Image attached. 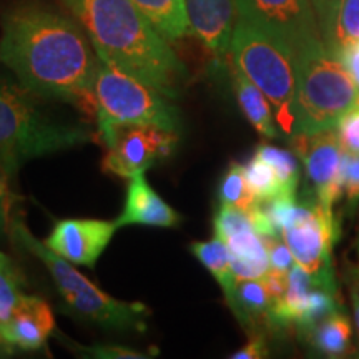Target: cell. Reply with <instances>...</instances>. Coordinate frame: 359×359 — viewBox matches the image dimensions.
<instances>
[{
  "mask_svg": "<svg viewBox=\"0 0 359 359\" xmlns=\"http://www.w3.org/2000/svg\"><path fill=\"white\" fill-rule=\"evenodd\" d=\"M0 62L32 95L95 115L98 55L77 20L40 2L17 4L2 17Z\"/></svg>",
  "mask_w": 359,
  "mask_h": 359,
  "instance_id": "cell-1",
  "label": "cell"
},
{
  "mask_svg": "<svg viewBox=\"0 0 359 359\" xmlns=\"http://www.w3.org/2000/svg\"><path fill=\"white\" fill-rule=\"evenodd\" d=\"M87 32L98 58L178 98L187 69L172 45L132 0H62Z\"/></svg>",
  "mask_w": 359,
  "mask_h": 359,
  "instance_id": "cell-2",
  "label": "cell"
},
{
  "mask_svg": "<svg viewBox=\"0 0 359 359\" xmlns=\"http://www.w3.org/2000/svg\"><path fill=\"white\" fill-rule=\"evenodd\" d=\"M359 105V88L341 58L323 39L296 52L294 132L313 135L333 128Z\"/></svg>",
  "mask_w": 359,
  "mask_h": 359,
  "instance_id": "cell-3",
  "label": "cell"
},
{
  "mask_svg": "<svg viewBox=\"0 0 359 359\" xmlns=\"http://www.w3.org/2000/svg\"><path fill=\"white\" fill-rule=\"evenodd\" d=\"M25 88L4 85L0 95V167L11 180L29 160L90 142L87 128L60 123L39 109Z\"/></svg>",
  "mask_w": 359,
  "mask_h": 359,
  "instance_id": "cell-4",
  "label": "cell"
},
{
  "mask_svg": "<svg viewBox=\"0 0 359 359\" xmlns=\"http://www.w3.org/2000/svg\"><path fill=\"white\" fill-rule=\"evenodd\" d=\"M228 55L231 64L266 95L278 128L291 137L294 132L296 52L283 40L238 19Z\"/></svg>",
  "mask_w": 359,
  "mask_h": 359,
  "instance_id": "cell-5",
  "label": "cell"
},
{
  "mask_svg": "<svg viewBox=\"0 0 359 359\" xmlns=\"http://www.w3.org/2000/svg\"><path fill=\"white\" fill-rule=\"evenodd\" d=\"M11 236L17 245L37 257L55 281L58 293L74 313L103 327L115 330H145V318L150 314L145 304L125 303L98 290L70 262L58 257L43 241L32 236L20 218H12Z\"/></svg>",
  "mask_w": 359,
  "mask_h": 359,
  "instance_id": "cell-6",
  "label": "cell"
},
{
  "mask_svg": "<svg viewBox=\"0 0 359 359\" xmlns=\"http://www.w3.org/2000/svg\"><path fill=\"white\" fill-rule=\"evenodd\" d=\"M93 93L100 132L115 125H155L170 132L180 130V111L170 102L172 98L102 58H98Z\"/></svg>",
  "mask_w": 359,
  "mask_h": 359,
  "instance_id": "cell-7",
  "label": "cell"
},
{
  "mask_svg": "<svg viewBox=\"0 0 359 359\" xmlns=\"http://www.w3.org/2000/svg\"><path fill=\"white\" fill-rule=\"evenodd\" d=\"M100 135L109 147L102 170L120 178H132L155 167L173 154L178 142V132L155 125H115Z\"/></svg>",
  "mask_w": 359,
  "mask_h": 359,
  "instance_id": "cell-8",
  "label": "cell"
},
{
  "mask_svg": "<svg viewBox=\"0 0 359 359\" xmlns=\"http://www.w3.org/2000/svg\"><path fill=\"white\" fill-rule=\"evenodd\" d=\"M235 7L238 19L283 40L294 52L321 39L311 0H235Z\"/></svg>",
  "mask_w": 359,
  "mask_h": 359,
  "instance_id": "cell-9",
  "label": "cell"
},
{
  "mask_svg": "<svg viewBox=\"0 0 359 359\" xmlns=\"http://www.w3.org/2000/svg\"><path fill=\"white\" fill-rule=\"evenodd\" d=\"M339 236V226L320 201L302 205L298 217L281 231V238L293 253L294 262L311 275L331 268V251Z\"/></svg>",
  "mask_w": 359,
  "mask_h": 359,
  "instance_id": "cell-10",
  "label": "cell"
},
{
  "mask_svg": "<svg viewBox=\"0 0 359 359\" xmlns=\"http://www.w3.org/2000/svg\"><path fill=\"white\" fill-rule=\"evenodd\" d=\"M291 143L296 154L303 160L308 180L314 187L316 200L327 210H333L343 196L341 161L344 148L341 145L338 128H327L313 135L293 133Z\"/></svg>",
  "mask_w": 359,
  "mask_h": 359,
  "instance_id": "cell-11",
  "label": "cell"
},
{
  "mask_svg": "<svg viewBox=\"0 0 359 359\" xmlns=\"http://www.w3.org/2000/svg\"><path fill=\"white\" fill-rule=\"evenodd\" d=\"M215 236L230 250L236 280H263L269 271L266 240L255 230L250 215L235 206L219 205L213 219Z\"/></svg>",
  "mask_w": 359,
  "mask_h": 359,
  "instance_id": "cell-12",
  "label": "cell"
},
{
  "mask_svg": "<svg viewBox=\"0 0 359 359\" xmlns=\"http://www.w3.org/2000/svg\"><path fill=\"white\" fill-rule=\"evenodd\" d=\"M118 228L116 222L107 219H58L43 243L67 262L93 268Z\"/></svg>",
  "mask_w": 359,
  "mask_h": 359,
  "instance_id": "cell-13",
  "label": "cell"
},
{
  "mask_svg": "<svg viewBox=\"0 0 359 359\" xmlns=\"http://www.w3.org/2000/svg\"><path fill=\"white\" fill-rule=\"evenodd\" d=\"M191 32L217 58L230 53L235 30V0H185Z\"/></svg>",
  "mask_w": 359,
  "mask_h": 359,
  "instance_id": "cell-14",
  "label": "cell"
},
{
  "mask_svg": "<svg viewBox=\"0 0 359 359\" xmlns=\"http://www.w3.org/2000/svg\"><path fill=\"white\" fill-rule=\"evenodd\" d=\"M55 331L52 308L43 299L29 296L17 313L0 323V338L7 346L37 351Z\"/></svg>",
  "mask_w": 359,
  "mask_h": 359,
  "instance_id": "cell-15",
  "label": "cell"
},
{
  "mask_svg": "<svg viewBox=\"0 0 359 359\" xmlns=\"http://www.w3.org/2000/svg\"><path fill=\"white\" fill-rule=\"evenodd\" d=\"M128 180L123 210L120 217L115 219L120 228L127 226V224L175 228L182 223L180 213L175 212L172 206L150 187L145 172L133 175Z\"/></svg>",
  "mask_w": 359,
  "mask_h": 359,
  "instance_id": "cell-16",
  "label": "cell"
},
{
  "mask_svg": "<svg viewBox=\"0 0 359 359\" xmlns=\"http://www.w3.org/2000/svg\"><path fill=\"white\" fill-rule=\"evenodd\" d=\"M231 77L238 105L248 122L262 137L276 138L280 135V128H278L273 107L266 95L253 82H250L235 65L231 69Z\"/></svg>",
  "mask_w": 359,
  "mask_h": 359,
  "instance_id": "cell-17",
  "label": "cell"
},
{
  "mask_svg": "<svg viewBox=\"0 0 359 359\" xmlns=\"http://www.w3.org/2000/svg\"><path fill=\"white\" fill-rule=\"evenodd\" d=\"M323 42L338 53L359 40V0H336L320 24Z\"/></svg>",
  "mask_w": 359,
  "mask_h": 359,
  "instance_id": "cell-18",
  "label": "cell"
},
{
  "mask_svg": "<svg viewBox=\"0 0 359 359\" xmlns=\"http://www.w3.org/2000/svg\"><path fill=\"white\" fill-rule=\"evenodd\" d=\"M168 42L191 34L185 0H132Z\"/></svg>",
  "mask_w": 359,
  "mask_h": 359,
  "instance_id": "cell-19",
  "label": "cell"
},
{
  "mask_svg": "<svg viewBox=\"0 0 359 359\" xmlns=\"http://www.w3.org/2000/svg\"><path fill=\"white\" fill-rule=\"evenodd\" d=\"M226 303L241 325L248 327L262 320L268 321L273 302L263 280H240L236 281L233 293L226 296Z\"/></svg>",
  "mask_w": 359,
  "mask_h": 359,
  "instance_id": "cell-20",
  "label": "cell"
},
{
  "mask_svg": "<svg viewBox=\"0 0 359 359\" xmlns=\"http://www.w3.org/2000/svg\"><path fill=\"white\" fill-rule=\"evenodd\" d=\"M309 333L314 349L331 358L344 356L353 338L351 325L341 308L318 323Z\"/></svg>",
  "mask_w": 359,
  "mask_h": 359,
  "instance_id": "cell-21",
  "label": "cell"
},
{
  "mask_svg": "<svg viewBox=\"0 0 359 359\" xmlns=\"http://www.w3.org/2000/svg\"><path fill=\"white\" fill-rule=\"evenodd\" d=\"M190 251L218 281L224 293V298L230 296L235 290L238 280L231 268L230 250H228L226 243L222 238L215 236L210 241H195V243L190 245Z\"/></svg>",
  "mask_w": 359,
  "mask_h": 359,
  "instance_id": "cell-22",
  "label": "cell"
},
{
  "mask_svg": "<svg viewBox=\"0 0 359 359\" xmlns=\"http://www.w3.org/2000/svg\"><path fill=\"white\" fill-rule=\"evenodd\" d=\"M218 198L219 205L235 206V208L245 210V212H248L255 205L259 203L255 193L251 191L248 182H246L243 165H230V168L224 173L222 183H219Z\"/></svg>",
  "mask_w": 359,
  "mask_h": 359,
  "instance_id": "cell-23",
  "label": "cell"
},
{
  "mask_svg": "<svg viewBox=\"0 0 359 359\" xmlns=\"http://www.w3.org/2000/svg\"><path fill=\"white\" fill-rule=\"evenodd\" d=\"M255 155L271 165L278 180H280L285 195H296V188L299 183V168L294 156L290 151L271 145H258Z\"/></svg>",
  "mask_w": 359,
  "mask_h": 359,
  "instance_id": "cell-24",
  "label": "cell"
},
{
  "mask_svg": "<svg viewBox=\"0 0 359 359\" xmlns=\"http://www.w3.org/2000/svg\"><path fill=\"white\" fill-rule=\"evenodd\" d=\"M245 175L246 182L258 201H269L276 196L285 195L275 170L259 156L253 155V158L245 165Z\"/></svg>",
  "mask_w": 359,
  "mask_h": 359,
  "instance_id": "cell-25",
  "label": "cell"
},
{
  "mask_svg": "<svg viewBox=\"0 0 359 359\" xmlns=\"http://www.w3.org/2000/svg\"><path fill=\"white\" fill-rule=\"evenodd\" d=\"M27 298L29 296L19 290V283L0 271V323L12 318Z\"/></svg>",
  "mask_w": 359,
  "mask_h": 359,
  "instance_id": "cell-26",
  "label": "cell"
},
{
  "mask_svg": "<svg viewBox=\"0 0 359 359\" xmlns=\"http://www.w3.org/2000/svg\"><path fill=\"white\" fill-rule=\"evenodd\" d=\"M341 180L346 193V198L351 203L359 201V155L344 151L341 161Z\"/></svg>",
  "mask_w": 359,
  "mask_h": 359,
  "instance_id": "cell-27",
  "label": "cell"
},
{
  "mask_svg": "<svg viewBox=\"0 0 359 359\" xmlns=\"http://www.w3.org/2000/svg\"><path fill=\"white\" fill-rule=\"evenodd\" d=\"M336 128H338L339 140L344 151H351V154L359 155V105L349 110L339 120Z\"/></svg>",
  "mask_w": 359,
  "mask_h": 359,
  "instance_id": "cell-28",
  "label": "cell"
},
{
  "mask_svg": "<svg viewBox=\"0 0 359 359\" xmlns=\"http://www.w3.org/2000/svg\"><path fill=\"white\" fill-rule=\"evenodd\" d=\"M268 245V255H269V268L275 269V271L281 273H290V269L293 268L294 257L288 248V245L285 243V240L281 241V236L278 238H264Z\"/></svg>",
  "mask_w": 359,
  "mask_h": 359,
  "instance_id": "cell-29",
  "label": "cell"
},
{
  "mask_svg": "<svg viewBox=\"0 0 359 359\" xmlns=\"http://www.w3.org/2000/svg\"><path fill=\"white\" fill-rule=\"evenodd\" d=\"M11 177L0 167V240H4L7 233H11V210L13 200H15L11 191Z\"/></svg>",
  "mask_w": 359,
  "mask_h": 359,
  "instance_id": "cell-30",
  "label": "cell"
},
{
  "mask_svg": "<svg viewBox=\"0 0 359 359\" xmlns=\"http://www.w3.org/2000/svg\"><path fill=\"white\" fill-rule=\"evenodd\" d=\"M75 351L85 353L90 358H102V359H143L147 358V354L140 351H135V349L123 348V346H79L74 344L72 346Z\"/></svg>",
  "mask_w": 359,
  "mask_h": 359,
  "instance_id": "cell-31",
  "label": "cell"
},
{
  "mask_svg": "<svg viewBox=\"0 0 359 359\" xmlns=\"http://www.w3.org/2000/svg\"><path fill=\"white\" fill-rule=\"evenodd\" d=\"M268 356V346L263 336H253L248 344L231 354L233 359H259Z\"/></svg>",
  "mask_w": 359,
  "mask_h": 359,
  "instance_id": "cell-32",
  "label": "cell"
},
{
  "mask_svg": "<svg viewBox=\"0 0 359 359\" xmlns=\"http://www.w3.org/2000/svg\"><path fill=\"white\" fill-rule=\"evenodd\" d=\"M338 57L341 58V62L346 67L349 74H351L354 83H356V87L359 88V40L351 45H348V47H344L343 50L338 53Z\"/></svg>",
  "mask_w": 359,
  "mask_h": 359,
  "instance_id": "cell-33",
  "label": "cell"
},
{
  "mask_svg": "<svg viewBox=\"0 0 359 359\" xmlns=\"http://www.w3.org/2000/svg\"><path fill=\"white\" fill-rule=\"evenodd\" d=\"M0 271L6 273L8 276H12L17 283L24 281V276H22L19 268L15 266V263H13L6 253H2V251H0Z\"/></svg>",
  "mask_w": 359,
  "mask_h": 359,
  "instance_id": "cell-34",
  "label": "cell"
},
{
  "mask_svg": "<svg viewBox=\"0 0 359 359\" xmlns=\"http://www.w3.org/2000/svg\"><path fill=\"white\" fill-rule=\"evenodd\" d=\"M336 0H313V7H314V12H316V17H318V22L325 20V17L327 15V12L331 11V7L334 6Z\"/></svg>",
  "mask_w": 359,
  "mask_h": 359,
  "instance_id": "cell-35",
  "label": "cell"
},
{
  "mask_svg": "<svg viewBox=\"0 0 359 359\" xmlns=\"http://www.w3.org/2000/svg\"><path fill=\"white\" fill-rule=\"evenodd\" d=\"M353 303H354V314H356V325L359 331V288H353Z\"/></svg>",
  "mask_w": 359,
  "mask_h": 359,
  "instance_id": "cell-36",
  "label": "cell"
},
{
  "mask_svg": "<svg viewBox=\"0 0 359 359\" xmlns=\"http://www.w3.org/2000/svg\"><path fill=\"white\" fill-rule=\"evenodd\" d=\"M4 346H6V343H4L2 338H0V353H6L7 351V349L4 348Z\"/></svg>",
  "mask_w": 359,
  "mask_h": 359,
  "instance_id": "cell-37",
  "label": "cell"
},
{
  "mask_svg": "<svg viewBox=\"0 0 359 359\" xmlns=\"http://www.w3.org/2000/svg\"><path fill=\"white\" fill-rule=\"evenodd\" d=\"M0 95H2V87H0Z\"/></svg>",
  "mask_w": 359,
  "mask_h": 359,
  "instance_id": "cell-38",
  "label": "cell"
},
{
  "mask_svg": "<svg viewBox=\"0 0 359 359\" xmlns=\"http://www.w3.org/2000/svg\"><path fill=\"white\" fill-rule=\"evenodd\" d=\"M358 255H359V245H358Z\"/></svg>",
  "mask_w": 359,
  "mask_h": 359,
  "instance_id": "cell-39",
  "label": "cell"
},
{
  "mask_svg": "<svg viewBox=\"0 0 359 359\" xmlns=\"http://www.w3.org/2000/svg\"><path fill=\"white\" fill-rule=\"evenodd\" d=\"M311 2H313V0H311Z\"/></svg>",
  "mask_w": 359,
  "mask_h": 359,
  "instance_id": "cell-40",
  "label": "cell"
}]
</instances>
